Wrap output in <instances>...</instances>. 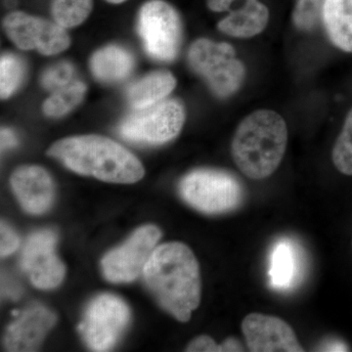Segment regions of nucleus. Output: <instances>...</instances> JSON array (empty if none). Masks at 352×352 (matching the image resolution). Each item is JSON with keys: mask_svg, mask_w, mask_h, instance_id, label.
<instances>
[{"mask_svg": "<svg viewBox=\"0 0 352 352\" xmlns=\"http://www.w3.org/2000/svg\"><path fill=\"white\" fill-rule=\"evenodd\" d=\"M298 249L288 239L278 241L270 254V285L277 289H288L296 284L302 272Z\"/></svg>", "mask_w": 352, "mask_h": 352, "instance_id": "obj_17", "label": "nucleus"}, {"mask_svg": "<svg viewBox=\"0 0 352 352\" xmlns=\"http://www.w3.org/2000/svg\"><path fill=\"white\" fill-rule=\"evenodd\" d=\"M322 22L333 45L352 53V0H326Z\"/></svg>", "mask_w": 352, "mask_h": 352, "instance_id": "obj_19", "label": "nucleus"}, {"mask_svg": "<svg viewBox=\"0 0 352 352\" xmlns=\"http://www.w3.org/2000/svg\"><path fill=\"white\" fill-rule=\"evenodd\" d=\"M288 129L283 118L271 110H258L241 122L234 134V163L251 179L267 178L283 160Z\"/></svg>", "mask_w": 352, "mask_h": 352, "instance_id": "obj_3", "label": "nucleus"}, {"mask_svg": "<svg viewBox=\"0 0 352 352\" xmlns=\"http://www.w3.org/2000/svg\"><path fill=\"white\" fill-rule=\"evenodd\" d=\"M92 10V0H52L53 20L65 28L78 27L87 19Z\"/></svg>", "mask_w": 352, "mask_h": 352, "instance_id": "obj_21", "label": "nucleus"}, {"mask_svg": "<svg viewBox=\"0 0 352 352\" xmlns=\"http://www.w3.org/2000/svg\"><path fill=\"white\" fill-rule=\"evenodd\" d=\"M332 159L340 173L352 176V110L347 115L339 138L333 145Z\"/></svg>", "mask_w": 352, "mask_h": 352, "instance_id": "obj_23", "label": "nucleus"}, {"mask_svg": "<svg viewBox=\"0 0 352 352\" xmlns=\"http://www.w3.org/2000/svg\"><path fill=\"white\" fill-rule=\"evenodd\" d=\"M7 36L23 50H36L43 55L63 52L71 44L66 29L55 21L15 11L4 18Z\"/></svg>", "mask_w": 352, "mask_h": 352, "instance_id": "obj_10", "label": "nucleus"}, {"mask_svg": "<svg viewBox=\"0 0 352 352\" xmlns=\"http://www.w3.org/2000/svg\"><path fill=\"white\" fill-rule=\"evenodd\" d=\"M138 30L146 52L157 61L177 57L182 41V23L175 7L164 0H149L138 13Z\"/></svg>", "mask_w": 352, "mask_h": 352, "instance_id": "obj_7", "label": "nucleus"}, {"mask_svg": "<svg viewBox=\"0 0 352 352\" xmlns=\"http://www.w3.org/2000/svg\"><path fill=\"white\" fill-rule=\"evenodd\" d=\"M134 64L131 53L115 44L97 50L90 59V69L95 78L107 83L126 80L131 75Z\"/></svg>", "mask_w": 352, "mask_h": 352, "instance_id": "obj_16", "label": "nucleus"}, {"mask_svg": "<svg viewBox=\"0 0 352 352\" xmlns=\"http://www.w3.org/2000/svg\"><path fill=\"white\" fill-rule=\"evenodd\" d=\"M319 351H347V346L344 342L340 340H328L325 344H322L321 349Z\"/></svg>", "mask_w": 352, "mask_h": 352, "instance_id": "obj_29", "label": "nucleus"}, {"mask_svg": "<svg viewBox=\"0 0 352 352\" xmlns=\"http://www.w3.org/2000/svg\"><path fill=\"white\" fill-rule=\"evenodd\" d=\"M74 73L75 69L73 65L66 61L60 62L44 71L41 76V85L46 90L56 91L73 82Z\"/></svg>", "mask_w": 352, "mask_h": 352, "instance_id": "obj_25", "label": "nucleus"}, {"mask_svg": "<svg viewBox=\"0 0 352 352\" xmlns=\"http://www.w3.org/2000/svg\"><path fill=\"white\" fill-rule=\"evenodd\" d=\"M87 92V85L80 80H73L66 87L52 92L44 101L43 110L47 117L58 118L66 115L82 101Z\"/></svg>", "mask_w": 352, "mask_h": 352, "instance_id": "obj_20", "label": "nucleus"}, {"mask_svg": "<svg viewBox=\"0 0 352 352\" xmlns=\"http://www.w3.org/2000/svg\"><path fill=\"white\" fill-rule=\"evenodd\" d=\"M1 240H0V254L2 258L13 254L19 248L20 239L15 231L6 222H1Z\"/></svg>", "mask_w": 352, "mask_h": 352, "instance_id": "obj_26", "label": "nucleus"}, {"mask_svg": "<svg viewBox=\"0 0 352 352\" xmlns=\"http://www.w3.org/2000/svg\"><path fill=\"white\" fill-rule=\"evenodd\" d=\"M185 122V110L176 99L164 100L143 109H134L120 122V136L129 142L161 145L179 134Z\"/></svg>", "mask_w": 352, "mask_h": 352, "instance_id": "obj_6", "label": "nucleus"}, {"mask_svg": "<svg viewBox=\"0 0 352 352\" xmlns=\"http://www.w3.org/2000/svg\"><path fill=\"white\" fill-rule=\"evenodd\" d=\"M25 64L16 55L6 53L0 60V95L7 99L19 88L25 76Z\"/></svg>", "mask_w": 352, "mask_h": 352, "instance_id": "obj_22", "label": "nucleus"}, {"mask_svg": "<svg viewBox=\"0 0 352 352\" xmlns=\"http://www.w3.org/2000/svg\"><path fill=\"white\" fill-rule=\"evenodd\" d=\"M186 351L192 352H217L222 351L221 344H217L214 339L208 336H200L190 342Z\"/></svg>", "mask_w": 352, "mask_h": 352, "instance_id": "obj_27", "label": "nucleus"}, {"mask_svg": "<svg viewBox=\"0 0 352 352\" xmlns=\"http://www.w3.org/2000/svg\"><path fill=\"white\" fill-rule=\"evenodd\" d=\"M106 1L110 2V3L113 4H120L122 3V2L126 1V0H106Z\"/></svg>", "mask_w": 352, "mask_h": 352, "instance_id": "obj_31", "label": "nucleus"}, {"mask_svg": "<svg viewBox=\"0 0 352 352\" xmlns=\"http://www.w3.org/2000/svg\"><path fill=\"white\" fill-rule=\"evenodd\" d=\"M161 236L157 226L138 228L124 244L108 252L102 259L104 276L112 283L134 281L144 271Z\"/></svg>", "mask_w": 352, "mask_h": 352, "instance_id": "obj_9", "label": "nucleus"}, {"mask_svg": "<svg viewBox=\"0 0 352 352\" xmlns=\"http://www.w3.org/2000/svg\"><path fill=\"white\" fill-rule=\"evenodd\" d=\"M15 320L7 328L4 344L13 352L36 351L56 323V315L41 305L12 312Z\"/></svg>", "mask_w": 352, "mask_h": 352, "instance_id": "obj_14", "label": "nucleus"}, {"mask_svg": "<svg viewBox=\"0 0 352 352\" xmlns=\"http://www.w3.org/2000/svg\"><path fill=\"white\" fill-rule=\"evenodd\" d=\"M326 0H296L293 22L300 31H312L320 24Z\"/></svg>", "mask_w": 352, "mask_h": 352, "instance_id": "obj_24", "label": "nucleus"}, {"mask_svg": "<svg viewBox=\"0 0 352 352\" xmlns=\"http://www.w3.org/2000/svg\"><path fill=\"white\" fill-rule=\"evenodd\" d=\"M48 156L78 175L102 182L135 183L144 176L140 161L119 143L99 135L74 136L51 146Z\"/></svg>", "mask_w": 352, "mask_h": 352, "instance_id": "obj_2", "label": "nucleus"}, {"mask_svg": "<svg viewBox=\"0 0 352 352\" xmlns=\"http://www.w3.org/2000/svg\"><path fill=\"white\" fill-rule=\"evenodd\" d=\"M11 187L25 212L41 214L47 212L54 200L55 186L52 178L38 166H24L14 171Z\"/></svg>", "mask_w": 352, "mask_h": 352, "instance_id": "obj_15", "label": "nucleus"}, {"mask_svg": "<svg viewBox=\"0 0 352 352\" xmlns=\"http://www.w3.org/2000/svg\"><path fill=\"white\" fill-rule=\"evenodd\" d=\"M175 85V78L170 72H154L129 85L126 89L127 102L133 109L149 107L164 100Z\"/></svg>", "mask_w": 352, "mask_h": 352, "instance_id": "obj_18", "label": "nucleus"}, {"mask_svg": "<svg viewBox=\"0 0 352 352\" xmlns=\"http://www.w3.org/2000/svg\"><path fill=\"white\" fill-rule=\"evenodd\" d=\"M185 203L206 214H221L239 208L244 201V187L235 175L226 170L199 168L179 183Z\"/></svg>", "mask_w": 352, "mask_h": 352, "instance_id": "obj_4", "label": "nucleus"}, {"mask_svg": "<svg viewBox=\"0 0 352 352\" xmlns=\"http://www.w3.org/2000/svg\"><path fill=\"white\" fill-rule=\"evenodd\" d=\"M241 328L250 351H305L295 331L279 317L251 314L245 317Z\"/></svg>", "mask_w": 352, "mask_h": 352, "instance_id": "obj_12", "label": "nucleus"}, {"mask_svg": "<svg viewBox=\"0 0 352 352\" xmlns=\"http://www.w3.org/2000/svg\"><path fill=\"white\" fill-rule=\"evenodd\" d=\"M56 241L53 231L41 230L25 243L21 266L36 288L53 289L63 281L66 270L55 252Z\"/></svg>", "mask_w": 352, "mask_h": 352, "instance_id": "obj_11", "label": "nucleus"}, {"mask_svg": "<svg viewBox=\"0 0 352 352\" xmlns=\"http://www.w3.org/2000/svg\"><path fill=\"white\" fill-rule=\"evenodd\" d=\"M143 277L162 307L182 323L201 302L200 266L188 245L180 242L156 247Z\"/></svg>", "mask_w": 352, "mask_h": 352, "instance_id": "obj_1", "label": "nucleus"}, {"mask_svg": "<svg viewBox=\"0 0 352 352\" xmlns=\"http://www.w3.org/2000/svg\"><path fill=\"white\" fill-rule=\"evenodd\" d=\"M188 62L192 69L206 80L219 98H228L244 82V64L237 59L235 50L229 43L197 39L190 46Z\"/></svg>", "mask_w": 352, "mask_h": 352, "instance_id": "obj_5", "label": "nucleus"}, {"mask_svg": "<svg viewBox=\"0 0 352 352\" xmlns=\"http://www.w3.org/2000/svg\"><path fill=\"white\" fill-rule=\"evenodd\" d=\"M207 6L214 12L228 11V15L219 21L217 29L233 38L258 36L270 21L267 6L258 0H207Z\"/></svg>", "mask_w": 352, "mask_h": 352, "instance_id": "obj_13", "label": "nucleus"}, {"mask_svg": "<svg viewBox=\"0 0 352 352\" xmlns=\"http://www.w3.org/2000/svg\"><path fill=\"white\" fill-rule=\"evenodd\" d=\"M222 351H245L242 344L237 339L229 338L221 344Z\"/></svg>", "mask_w": 352, "mask_h": 352, "instance_id": "obj_30", "label": "nucleus"}, {"mask_svg": "<svg viewBox=\"0 0 352 352\" xmlns=\"http://www.w3.org/2000/svg\"><path fill=\"white\" fill-rule=\"evenodd\" d=\"M1 150L10 149V148L15 147L18 143V139L16 138L15 133L11 129H1Z\"/></svg>", "mask_w": 352, "mask_h": 352, "instance_id": "obj_28", "label": "nucleus"}, {"mask_svg": "<svg viewBox=\"0 0 352 352\" xmlns=\"http://www.w3.org/2000/svg\"><path fill=\"white\" fill-rule=\"evenodd\" d=\"M129 320L131 310L126 303L118 296L104 294L89 303L78 329L91 351H108L117 344Z\"/></svg>", "mask_w": 352, "mask_h": 352, "instance_id": "obj_8", "label": "nucleus"}]
</instances>
